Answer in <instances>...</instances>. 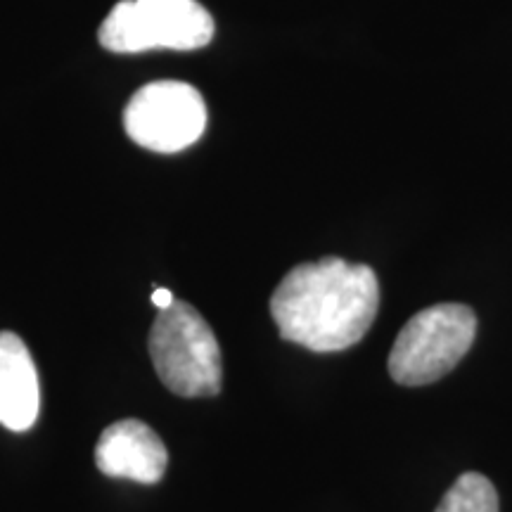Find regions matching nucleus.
Masks as SVG:
<instances>
[{"instance_id":"obj_4","label":"nucleus","mask_w":512,"mask_h":512,"mask_svg":"<svg viewBox=\"0 0 512 512\" xmlns=\"http://www.w3.org/2000/svg\"><path fill=\"white\" fill-rule=\"evenodd\" d=\"M98 38L110 53L200 50L214 38V17L197 0H121Z\"/></svg>"},{"instance_id":"obj_8","label":"nucleus","mask_w":512,"mask_h":512,"mask_svg":"<svg viewBox=\"0 0 512 512\" xmlns=\"http://www.w3.org/2000/svg\"><path fill=\"white\" fill-rule=\"evenodd\" d=\"M434 512H498L496 486L479 472H465L446 491Z\"/></svg>"},{"instance_id":"obj_2","label":"nucleus","mask_w":512,"mask_h":512,"mask_svg":"<svg viewBox=\"0 0 512 512\" xmlns=\"http://www.w3.org/2000/svg\"><path fill=\"white\" fill-rule=\"evenodd\" d=\"M152 366L169 392L185 399L216 396L223 387V358L214 330L188 302H174L152 323Z\"/></svg>"},{"instance_id":"obj_1","label":"nucleus","mask_w":512,"mask_h":512,"mask_svg":"<svg viewBox=\"0 0 512 512\" xmlns=\"http://www.w3.org/2000/svg\"><path fill=\"white\" fill-rule=\"evenodd\" d=\"M380 311V283L366 264L325 256L294 266L271 297L280 337L299 347L332 354L354 347Z\"/></svg>"},{"instance_id":"obj_9","label":"nucleus","mask_w":512,"mask_h":512,"mask_svg":"<svg viewBox=\"0 0 512 512\" xmlns=\"http://www.w3.org/2000/svg\"><path fill=\"white\" fill-rule=\"evenodd\" d=\"M174 302H176V297L169 290H164V287H157V290L152 292V304H155L159 311H166Z\"/></svg>"},{"instance_id":"obj_6","label":"nucleus","mask_w":512,"mask_h":512,"mask_svg":"<svg viewBox=\"0 0 512 512\" xmlns=\"http://www.w3.org/2000/svg\"><path fill=\"white\" fill-rule=\"evenodd\" d=\"M95 465L102 475L157 484L169 465V451L150 425L136 418L112 422L95 446Z\"/></svg>"},{"instance_id":"obj_3","label":"nucleus","mask_w":512,"mask_h":512,"mask_svg":"<svg viewBox=\"0 0 512 512\" xmlns=\"http://www.w3.org/2000/svg\"><path fill=\"white\" fill-rule=\"evenodd\" d=\"M477 337V316L465 304H434L403 325L389 354V375L406 387L432 384L463 361Z\"/></svg>"},{"instance_id":"obj_7","label":"nucleus","mask_w":512,"mask_h":512,"mask_svg":"<svg viewBox=\"0 0 512 512\" xmlns=\"http://www.w3.org/2000/svg\"><path fill=\"white\" fill-rule=\"evenodd\" d=\"M41 411V387L27 344L15 332H0V425L27 432Z\"/></svg>"},{"instance_id":"obj_5","label":"nucleus","mask_w":512,"mask_h":512,"mask_svg":"<svg viewBox=\"0 0 512 512\" xmlns=\"http://www.w3.org/2000/svg\"><path fill=\"white\" fill-rule=\"evenodd\" d=\"M124 128L136 145L171 155L204 136L207 105L202 93L190 83L152 81L128 100Z\"/></svg>"}]
</instances>
